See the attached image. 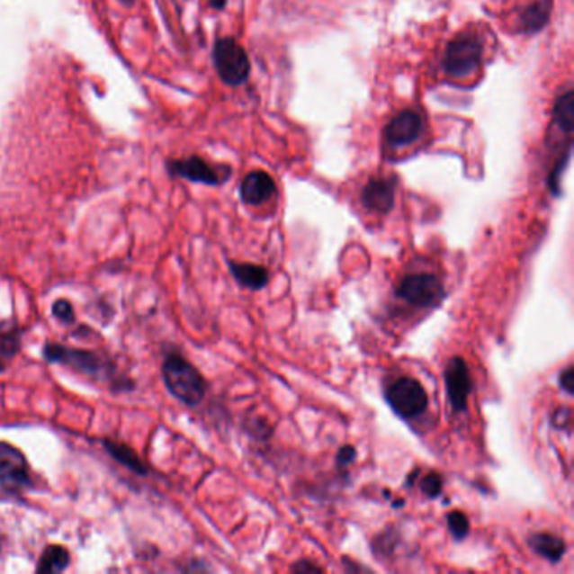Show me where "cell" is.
Masks as SVG:
<instances>
[{
  "label": "cell",
  "mask_w": 574,
  "mask_h": 574,
  "mask_svg": "<svg viewBox=\"0 0 574 574\" xmlns=\"http://www.w3.org/2000/svg\"><path fill=\"white\" fill-rule=\"evenodd\" d=\"M388 405L403 419L421 417L428 408V394L421 382L413 378H399L384 392Z\"/></svg>",
  "instance_id": "3"
},
{
  "label": "cell",
  "mask_w": 574,
  "mask_h": 574,
  "mask_svg": "<svg viewBox=\"0 0 574 574\" xmlns=\"http://www.w3.org/2000/svg\"><path fill=\"white\" fill-rule=\"evenodd\" d=\"M21 330L15 326L0 328V355L4 359H13L21 351Z\"/></svg>",
  "instance_id": "19"
},
{
  "label": "cell",
  "mask_w": 574,
  "mask_h": 574,
  "mask_svg": "<svg viewBox=\"0 0 574 574\" xmlns=\"http://www.w3.org/2000/svg\"><path fill=\"white\" fill-rule=\"evenodd\" d=\"M552 2L551 0H537L522 13V27L525 32H535L546 26L549 21Z\"/></svg>",
  "instance_id": "17"
},
{
  "label": "cell",
  "mask_w": 574,
  "mask_h": 574,
  "mask_svg": "<svg viewBox=\"0 0 574 574\" xmlns=\"http://www.w3.org/2000/svg\"><path fill=\"white\" fill-rule=\"evenodd\" d=\"M52 313H54V317H58V318H59L61 322H65V324H69V322L75 320V309H73V305H71L69 301L65 300V299L54 301Z\"/></svg>",
  "instance_id": "22"
},
{
  "label": "cell",
  "mask_w": 574,
  "mask_h": 574,
  "mask_svg": "<svg viewBox=\"0 0 574 574\" xmlns=\"http://www.w3.org/2000/svg\"><path fill=\"white\" fill-rule=\"evenodd\" d=\"M162 376L170 394L184 405L197 406L206 396V379L179 353H169L162 364Z\"/></svg>",
  "instance_id": "2"
},
{
  "label": "cell",
  "mask_w": 574,
  "mask_h": 574,
  "mask_svg": "<svg viewBox=\"0 0 574 574\" xmlns=\"http://www.w3.org/2000/svg\"><path fill=\"white\" fill-rule=\"evenodd\" d=\"M291 571H293V573L300 574L322 573V568H320V566H317V564H313L312 561H305V560H301V561L291 566Z\"/></svg>",
  "instance_id": "26"
},
{
  "label": "cell",
  "mask_w": 574,
  "mask_h": 574,
  "mask_svg": "<svg viewBox=\"0 0 574 574\" xmlns=\"http://www.w3.org/2000/svg\"><path fill=\"white\" fill-rule=\"evenodd\" d=\"M446 524H448L450 533H452V535H453L457 541H462V539H465V537L469 535V517H467L462 510H452V512H448Z\"/></svg>",
  "instance_id": "20"
},
{
  "label": "cell",
  "mask_w": 574,
  "mask_h": 574,
  "mask_svg": "<svg viewBox=\"0 0 574 574\" xmlns=\"http://www.w3.org/2000/svg\"><path fill=\"white\" fill-rule=\"evenodd\" d=\"M529 546L537 552L541 558L556 564L561 561L566 554V543L560 535L551 533H535L529 537Z\"/></svg>",
  "instance_id": "13"
},
{
  "label": "cell",
  "mask_w": 574,
  "mask_h": 574,
  "mask_svg": "<svg viewBox=\"0 0 574 574\" xmlns=\"http://www.w3.org/2000/svg\"><path fill=\"white\" fill-rule=\"evenodd\" d=\"M4 369H5V364H4V363H2V361H0V372H2V371H4Z\"/></svg>",
  "instance_id": "29"
},
{
  "label": "cell",
  "mask_w": 574,
  "mask_h": 574,
  "mask_svg": "<svg viewBox=\"0 0 574 574\" xmlns=\"http://www.w3.org/2000/svg\"><path fill=\"white\" fill-rule=\"evenodd\" d=\"M44 357L48 363L67 365L73 371L92 376L98 381H110L113 388L118 390H131L133 382L125 378L117 379L115 364L108 359H103L100 354L85 351V349H73L65 347L61 344H48L44 347Z\"/></svg>",
  "instance_id": "1"
},
{
  "label": "cell",
  "mask_w": 574,
  "mask_h": 574,
  "mask_svg": "<svg viewBox=\"0 0 574 574\" xmlns=\"http://www.w3.org/2000/svg\"><path fill=\"white\" fill-rule=\"evenodd\" d=\"M552 423L556 428H568L571 423V411L570 409H558L552 417Z\"/></svg>",
  "instance_id": "27"
},
{
  "label": "cell",
  "mask_w": 574,
  "mask_h": 574,
  "mask_svg": "<svg viewBox=\"0 0 574 574\" xmlns=\"http://www.w3.org/2000/svg\"><path fill=\"white\" fill-rule=\"evenodd\" d=\"M169 169L174 175H179V177L193 181V183L218 185L222 181H226V177L220 174V170L211 167L208 162H204L199 157L174 160V162H170Z\"/></svg>",
  "instance_id": "10"
},
{
  "label": "cell",
  "mask_w": 574,
  "mask_h": 574,
  "mask_svg": "<svg viewBox=\"0 0 574 574\" xmlns=\"http://www.w3.org/2000/svg\"><path fill=\"white\" fill-rule=\"evenodd\" d=\"M423 130V120L413 110H405L392 118L384 130L390 147H405L415 142Z\"/></svg>",
  "instance_id": "9"
},
{
  "label": "cell",
  "mask_w": 574,
  "mask_h": 574,
  "mask_svg": "<svg viewBox=\"0 0 574 574\" xmlns=\"http://www.w3.org/2000/svg\"><path fill=\"white\" fill-rule=\"evenodd\" d=\"M554 121L561 127L566 133L573 131L574 123V94L573 92L564 93L561 98H558L554 106Z\"/></svg>",
  "instance_id": "18"
},
{
  "label": "cell",
  "mask_w": 574,
  "mask_h": 574,
  "mask_svg": "<svg viewBox=\"0 0 574 574\" xmlns=\"http://www.w3.org/2000/svg\"><path fill=\"white\" fill-rule=\"evenodd\" d=\"M69 564V552L63 546H48L40 554L38 573H61Z\"/></svg>",
  "instance_id": "16"
},
{
  "label": "cell",
  "mask_w": 574,
  "mask_h": 574,
  "mask_svg": "<svg viewBox=\"0 0 574 574\" xmlns=\"http://www.w3.org/2000/svg\"><path fill=\"white\" fill-rule=\"evenodd\" d=\"M568 158H570V150H566V154L562 157V160L558 162V166H556V169L554 172L551 174V179H549V185H551V191L554 193V194H560V175H561L562 169L566 167V164H568Z\"/></svg>",
  "instance_id": "23"
},
{
  "label": "cell",
  "mask_w": 574,
  "mask_h": 574,
  "mask_svg": "<svg viewBox=\"0 0 574 574\" xmlns=\"http://www.w3.org/2000/svg\"><path fill=\"white\" fill-rule=\"evenodd\" d=\"M214 66L228 85H241L249 76V59L245 49L231 38H224L214 46Z\"/></svg>",
  "instance_id": "6"
},
{
  "label": "cell",
  "mask_w": 574,
  "mask_h": 574,
  "mask_svg": "<svg viewBox=\"0 0 574 574\" xmlns=\"http://www.w3.org/2000/svg\"><path fill=\"white\" fill-rule=\"evenodd\" d=\"M482 46L473 36H460L450 42L444 54V71L455 78H465L479 69Z\"/></svg>",
  "instance_id": "7"
},
{
  "label": "cell",
  "mask_w": 574,
  "mask_h": 574,
  "mask_svg": "<svg viewBox=\"0 0 574 574\" xmlns=\"http://www.w3.org/2000/svg\"><path fill=\"white\" fill-rule=\"evenodd\" d=\"M104 450L108 452L110 457L115 458L118 463H121L123 467L130 469L131 471L139 473V475H147L148 469L140 457L131 450L127 444H118L113 440H103Z\"/></svg>",
  "instance_id": "15"
},
{
  "label": "cell",
  "mask_w": 574,
  "mask_h": 574,
  "mask_svg": "<svg viewBox=\"0 0 574 574\" xmlns=\"http://www.w3.org/2000/svg\"><path fill=\"white\" fill-rule=\"evenodd\" d=\"M444 386L448 401L455 413H463L469 406V396L473 390V379L469 365L462 357H452L444 369Z\"/></svg>",
  "instance_id": "8"
},
{
  "label": "cell",
  "mask_w": 574,
  "mask_h": 574,
  "mask_svg": "<svg viewBox=\"0 0 574 574\" xmlns=\"http://www.w3.org/2000/svg\"><path fill=\"white\" fill-rule=\"evenodd\" d=\"M276 193L274 181L261 170H255L245 177L241 183V199L249 206H260L263 202H268Z\"/></svg>",
  "instance_id": "11"
},
{
  "label": "cell",
  "mask_w": 574,
  "mask_h": 574,
  "mask_svg": "<svg viewBox=\"0 0 574 574\" xmlns=\"http://www.w3.org/2000/svg\"><path fill=\"white\" fill-rule=\"evenodd\" d=\"M336 460H337V465L342 467V469H344V467H349V465L353 463L354 460H355V448L351 446V444L342 446Z\"/></svg>",
  "instance_id": "24"
},
{
  "label": "cell",
  "mask_w": 574,
  "mask_h": 574,
  "mask_svg": "<svg viewBox=\"0 0 574 574\" xmlns=\"http://www.w3.org/2000/svg\"><path fill=\"white\" fill-rule=\"evenodd\" d=\"M560 386L561 390L568 392V394H573L574 391V371L573 367H566L560 376Z\"/></svg>",
  "instance_id": "25"
},
{
  "label": "cell",
  "mask_w": 574,
  "mask_h": 574,
  "mask_svg": "<svg viewBox=\"0 0 574 574\" xmlns=\"http://www.w3.org/2000/svg\"><path fill=\"white\" fill-rule=\"evenodd\" d=\"M444 490V479L440 473L431 471L426 477L421 479V492L428 498H436L442 496Z\"/></svg>",
  "instance_id": "21"
},
{
  "label": "cell",
  "mask_w": 574,
  "mask_h": 574,
  "mask_svg": "<svg viewBox=\"0 0 574 574\" xmlns=\"http://www.w3.org/2000/svg\"><path fill=\"white\" fill-rule=\"evenodd\" d=\"M211 4H212V7H216V9H222L224 4H226V0H211Z\"/></svg>",
  "instance_id": "28"
},
{
  "label": "cell",
  "mask_w": 574,
  "mask_h": 574,
  "mask_svg": "<svg viewBox=\"0 0 574 574\" xmlns=\"http://www.w3.org/2000/svg\"><path fill=\"white\" fill-rule=\"evenodd\" d=\"M396 183L392 179H372L363 191V204L369 211L386 214L394 206Z\"/></svg>",
  "instance_id": "12"
},
{
  "label": "cell",
  "mask_w": 574,
  "mask_h": 574,
  "mask_svg": "<svg viewBox=\"0 0 574 574\" xmlns=\"http://www.w3.org/2000/svg\"><path fill=\"white\" fill-rule=\"evenodd\" d=\"M32 475L24 453L11 444L0 442V487L7 494H21L32 487Z\"/></svg>",
  "instance_id": "5"
},
{
  "label": "cell",
  "mask_w": 574,
  "mask_h": 574,
  "mask_svg": "<svg viewBox=\"0 0 574 574\" xmlns=\"http://www.w3.org/2000/svg\"><path fill=\"white\" fill-rule=\"evenodd\" d=\"M229 270L236 282L249 290H261L268 285V270L260 265L229 261Z\"/></svg>",
  "instance_id": "14"
},
{
  "label": "cell",
  "mask_w": 574,
  "mask_h": 574,
  "mask_svg": "<svg viewBox=\"0 0 574 574\" xmlns=\"http://www.w3.org/2000/svg\"><path fill=\"white\" fill-rule=\"evenodd\" d=\"M398 297L417 309L438 307L444 297V282L436 274H408L398 287Z\"/></svg>",
  "instance_id": "4"
}]
</instances>
